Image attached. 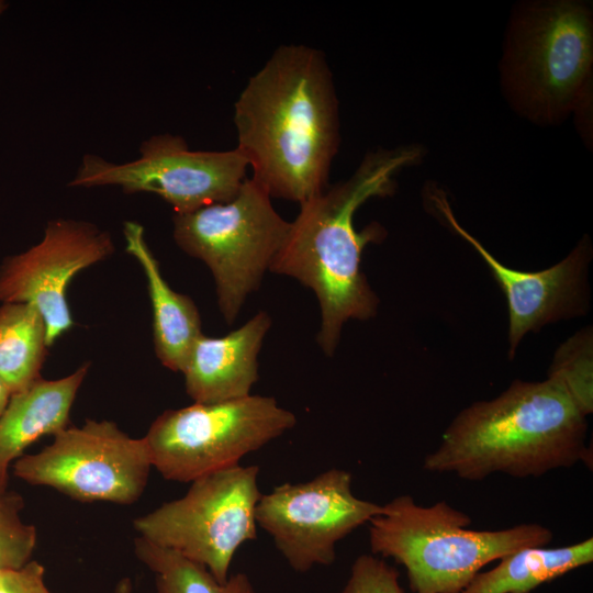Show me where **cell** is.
Returning <instances> with one entry per match:
<instances>
[{
	"mask_svg": "<svg viewBox=\"0 0 593 593\" xmlns=\"http://www.w3.org/2000/svg\"><path fill=\"white\" fill-rule=\"evenodd\" d=\"M233 120L236 149L271 199L300 205L328 188L339 109L322 51L303 44L276 48L240 91Z\"/></svg>",
	"mask_w": 593,
	"mask_h": 593,
	"instance_id": "1",
	"label": "cell"
},
{
	"mask_svg": "<svg viewBox=\"0 0 593 593\" xmlns=\"http://www.w3.org/2000/svg\"><path fill=\"white\" fill-rule=\"evenodd\" d=\"M422 155L416 145L366 154L348 179L300 204L272 259L269 271L294 278L315 293L321 310L317 343L328 357L337 348L345 323L371 318L379 305L361 270V255L384 232L379 225L358 232L355 212L371 198L392 194L394 176L418 163Z\"/></svg>",
	"mask_w": 593,
	"mask_h": 593,
	"instance_id": "2",
	"label": "cell"
},
{
	"mask_svg": "<svg viewBox=\"0 0 593 593\" xmlns=\"http://www.w3.org/2000/svg\"><path fill=\"white\" fill-rule=\"evenodd\" d=\"M586 417L557 377L516 380L496 398L460 411L423 469L480 481L494 473L528 478L578 462L591 466Z\"/></svg>",
	"mask_w": 593,
	"mask_h": 593,
	"instance_id": "3",
	"label": "cell"
},
{
	"mask_svg": "<svg viewBox=\"0 0 593 593\" xmlns=\"http://www.w3.org/2000/svg\"><path fill=\"white\" fill-rule=\"evenodd\" d=\"M471 522L446 501L422 506L400 495L368 523L370 550L402 564L413 593H459L492 561L553 539L540 524L478 530Z\"/></svg>",
	"mask_w": 593,
	"mask_h": 593,
	"instance_id": "4",
	"label": "cell"
},
{
	"mask_svg": "<svg viewBox=\"0 0 593 593\" xmlns=\"http://www.w3.org/2000/svg\"><path fill=\"white\" fill-rule=\"evenodd\" d=\"M593 23L580 1L527 3L513 15L501 64L503 88L518 113L553 124L589 101Z\"/></svg>",
	"mask_w": 593,
	"mask_h": 593,
	"instance_id": "5",
	"label": "cell"
},
{
	"mask_svg": "<svg viewBox=\"0 0 593 593\" xmlns=\"http://www.w3.org/2000/svg\"><path fill=\"white\" fill-rule=\"evenodd\" d=\"M172 223V236L180 249L210 269L217 306L231 325L269 271L290 222L247 177L231 201L175 214Z\"/></svg>",
	"mask_w": 593,
	"mask_h": 593,
	"instance_id": "6",
	"label": "cell"
},
{
	"mask_svg": "<svg viewBox=\"0 0 593 593\" xmlns=\"http://www.w3.org/2000/svg\"><path fill=\"white\" fill-rule=\"evenodd\" d=\"M295 424V415L275 398L249 394L167 410L153 421L144 439L153 468L167 480L191 483L239 465Z\"/></svg>",
	"mask_w": 593,
	"mask_h": 593,
	"instance_id": "7",
	"label": "cell"
},
{
	"mask_svg": "<svg viewBox=\"0 0 593 593\" xmlns=\"http://www.w3.org/2000/svg\"><path fill=\"white\" fill-rule=\"evenodd\" d=\"M258 466L200 477L187 493L134 519L138 536L202 564L220 582L239 547L257 537Z\"/></svg>",
	"mask_w": 593,
	"mask_h": 593,
	"instance_id": "8",
	"label": "cell"
},
{
	"mask_svg": "<svg viewBox=\"0 0 593 593\" xmlns=\"http://www.w3.org/2000/svg\"><path fill=\"white\" fill-rule=\"evenodd\" d=\"M152 468L144 437H131L108 419L66 426L41 451L23 455L12 466L26 483L80 502L122 505L141 497Z\"/></svg>",
	"mask_w": 593,
	"mask_h": 593,
	"instance_id": "9",
	"label": "cell"
},
{
	"mask_svg": "<svg viewBox=\"0 0 593 593\" xmlns=\"http://www.w3.org/2000/svg\"><path fill=\"white\" fill-rule=\"evenodd\" d=\"M139 154L122 164L87 154L69 186H118L126 193H155L175 214H186L231 201L247 178L248 164L236 148L192 150L181 136L161 134L143 142Z\"/></svg>",
	"mask_w": 593,
	"mask_h": 593,
	"instance_id": "10",
	"label": "cell"
},
{
	"mask_svg": "<svg viewBox=\"0 0 593 593\" xmlns=\"http://www.w3.org/2000/svg\"><path fill=\"white\" fill-rule=\"evenodd\" d=\"M351 484L350 472L333 468L261 494L257 525L295 572L334 563L337 542L382 512L383 505L357 497Z\"/></svg>",
	"mask_w": 593,
	"mask_h": 593,
	"instance_id": "11",
	"label": "cell"
},
{
	"mask_svg": "<svg viewBox=\"0 0 593 593\" xmlns=\"http://www.w3.org/2000/svg\"><path fill=\"white\" fill-rule=\"evenodd\" d=\"M113 253L111 234L94 224L70 219L49 221L40 243L3 259L0 302L34 305L44 318L52 346L74 325L67 301L70 281Z\"/></svg>",
	"mask_w": 593,
	"mask_h": 593,
	"instance_id": "12",
	"label": "cell"
},
{
	"mask_svg": "<svg viewBox=\"0 0 593 593\" xmlns=\"http://www.w3.org/2000/svg\"><path fill=\"white\" fill-rule=\"evenodd\" d=\"M429 198L452 231L481 256L502 289L508 310L507 339L511 359L529 332H537L549 323L586 312L588 270L592 256L586 236L558 264L540 271H521L499 261L457 222L441 191L430 190Z\"/></svg>",
	"mask_w": 593,
	"mask_h": 593,
	"instance_id": "13",
	"label": "cell"
},
{
	"mask_svg": "<svg viewBox=\"0 0 593 593\" xmlns=\"http://www.w3.org/2000/svg\"><path fill=\"white\" fill-rule=\"evenodd\" d=\"M270 326V315L260 311L225 336L202 334L181 370L193 402L216 403L251 394L258 380V354Z\"/></svg>",
	"mask_w": 593,
	"mask_h": 593,
	"instance_id": "14",
	"label": "cell"
},
{
	"mask_svg": "<svg viewBox=\"0 0 593 593\" xmlns=\"http://www.w3.org/2000/svg\"><path fill=\"white\" fill-rule=\"evenodd\" d=\"M90 365L55 379H38L14 393L0 415V485L8 486L9 469L33 443L68 425L77 393Z\"/></svg>",
	"mask_w": 593,
	"mask_h": 593,
	"instance_id": "15",
	"label": "cell"
},
{
	"mask_svg": "<svg viewBox=\"0 0 593 593\" xmlns=\"http://www.w3.org/2000/svg\"><path fill=\"white\" fill-rule=\"evenodd\" d=\"M123 235L126 253L137 260L147 281L156 357L164 367L181 372L191 347L203 334L199 310L190 296L167 283L139 223L125 222Z\"/></svg>",
	"mask_w": 593,
	"mask_h": 593,
	"instance_id": "16",
	"label": "cell"
},
{
	"mask_svg": "<svg viewBox=\"0 0 593 593\" xmlns=\"http://www.w3.org/2000/svg\"><path fill=\"white\" fill-rule=\"evenodd\" d=\"M592 561V537L562 547H526L501 558L491 570L478 572L459 593H530Z\"/></svg>",
	"mask_w": 593,
	"mask_h": 593,
	"instance_id": "17",
	"label": "cell"
},
{
	"mask_svg": "<svg viewBox=\"0 0 593 593\" xmlns=\"http://www.w3.org/2000/svg\"><path fill=\"white\" fill-rule=\"evenodd\" d=\"M46 325L29 303L0 305V379L12 394L41 379L48 349Z\"/></svg>",
	"mask_w": 593,
	"mask_h": 593,
	"instance_id": "18",
	"label": "cell"
},
{
	"mask_svg": "<svg viewBox=\"0 0 593 593\" xmlns=\"http://www.w3.org/2000/svg\"><path fill=\"white\" fill-rule=\"evenodd\" d=\"M134 552L153 572L156 593H258L245 572L220 582L202 564L141 536L134 540Z\"/></svg>",
	"mask_w": 593,
	"mask_h": 593,
	"instance_id": "19",
	"label": "cell"
},
{
	"mask_svg": "<svg viewBox=\"0 0 593 593\" xmlns=\"http://www.w3.org/2000/svg\"><path fill=\"white\" fill-rule=\"evenodd\" d=\"M585 328L563 343L557 350L550 376L557 377L589 416L593 412V340Z\"/></svg>",
	"mask_w": 593,
	"mask_h": 593,
	"instance_id": "20",
	"label": "cell"
},
{
	"mask_svg": "<svg viewBox=\"0 0 593 593\" xmlns=\"http://www.w3.org/2000/svg\"><path fill=\"white\" fill-rule=\"evenodd\" d=\"M23 507L22 495L0 485V575L23 568L36 547L37 532L21 518Z\"/></svg>",
	"mask_w": 593,
	"mask_h": 593,
	"instance_id": "21",
	"label": "cell"
},
{
	"mask_svg": "<svg viewBox=\"0 0 593 593\" xmlns=\"http://www.w3.org/2000/svg\"><path fill=\"white\" fill-rule=\"evenodd\" d=\"M340 593H405L399 571L383 558L363 553L354 561Z\"/></svg>",
	"mask_w": 593,
	"mask_h": 593,
	"instance_id": "22",
	"label": "cell"
},
{
	"mask_svg": "<svg viewBox=\"0 0 593 593\" xmlns=\"http://www.w3.org/2000/svg\"><path fill=\"white\" fill-rule=\"evenodd\" d=\"M0 593H53L45 583L43 564L31 560L23 568L0 575Z\"/></svg>",
	"mask_w": 593,
	"mask_h": 593,
	"instance_id": "23",
	"label": "cell"
},
{
	"mask_svg": "<svg viewBox=\"0 0 593 593\" xmlns=\"http://www.w3.org/2000/svg\"><path fill=\"white\" fill-rule=\"evenodd\" d=\"M11 391L5 385V383L0 379V415L5 410L10 399H11Z\"/></svg>",
	"mask_w": 593,
	"mask_h": 593,
	"instance_id": "24",
	"label": "cell"
},
{
	"mask_svg": "<svg viewBox=\"0 0 593 593\" xmlns=\"http://www.w3.org/2000/svg\"><path fill=\"white\" fill-rule=\"evenodd\" d=\"M133 592V585L130 578H122L120 579L114 588L113 593H132Z\"/></svg>",
	"mask_w": 593,
	"mask_h": 593,
	"instance_id": "25",
	"label": "cell"
},
{
	"mask_svg": "<svg viewBox=\"0 0 593 593\" xmlns=\"http://www.w3.org/2000/svg\"><path fill=\"white\" fill-rule=\"evenodd\" d=\"M8 8V3L3 0H0V15L5 11Z\"/></svg>",
	"mask_w": 593,
	"mask_h": 593,
	"instance_id": "26",
	"label": "cell"
}]
</instances>
